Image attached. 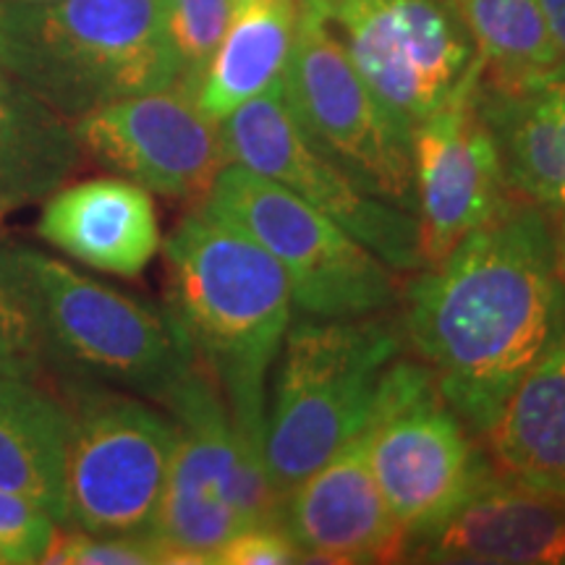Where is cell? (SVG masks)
I'll list each match as a JSON object with an SVG mask.
<instances>
[{
  "label": "cell",
  "mask_w": 565,
  "mask_h": 565,
  "mask_svg": "<svg viewBox=\"0 0 565 565\" xmlns=\"http://www.w3.org/2000/svg\"><path fill=\"white\" fill-rule=\"evenodd\" d=\"M401 303L406 343L479 437L515 383L563 341V282L545 210L511 200L440 265L416 270Z\"/></svg>",
  "instance_id": "1"
},
{
  "label": "cell",
  "mask_w": 565,
  "mask_h": 565,
  "mask_svg": "<svg viewBox=\"0 0 565 565\" xmlns=\"http://www.w3.org/2000/svg\"><path fill=\"white\" fill-rule=\"evenodd\" d=\"M168 315L221 387L233 422L265 445L267 374L294 320L286 273L249 233L204 207L166 242Z\"/></svg>",
  "instance_id": "2"
},
{
  "label": "cell",
  "mask_w": 565,
  "mask_h": 565,
  "mask_svg": "<svg viewBox=\"0 0 565 565\" xmlns=\"http://www.w3.org/2000/svg\"><path fill=\"white\" fill-rule=\"evenodd\" d=\"M0 71L68 118L181 76L162 0H0Z\"/></svg>",
  "instance_id": "3"
},
{
  "label": "cell",
  "mask_w": 565,
  "mask_h": 565,
  "mask_svg": "<svg viewBox=\"0 0 565 565\" xmlns=\"http://www.w3.org/2000/svg\"><path fill=\"white\" fill-rule=\"evenodd\" d=\"M0 278L30 317L42 362L160 404L196 364L168 312L30 246L0 249Z\"/></svg>",
  "instance_id": "4"
},
{
  "label": "cell",
  "mask_w": 565,
  "mask_h": 565,
  "mask_svg": "<svg viewBox=\"0 0 565 565\" xmlns=\"http://www.w3.org/2000/svg\"><path fill=\"white\" fill-rule=\"evenodd\" d=\"M406 349L404 324L372 315L288 324L278 353L263 456L282 500L370 422L387 366Z\"/></svg>",
  "instance_id": "5"
},
{
  "label": "cell",
  "mask_w": 565,
  "mask_h": 565,
  "mask_svg": "<svg viewBox=\"0 0 565 565\" xmlns=\"http://www.w3.org/2000/svg\"><path fill=\"white\" fill-rule=\"evenodd\" d=\"M162 406L175 448L152 536L173 565H212L221 547L252 524L282 521L265 456L233 422L221 387L196 362Z\"/></svg>",
  "instance_id": "6"
},
{
  "label": "cell",
  "mask_w": 565,
  "mask_h": 565,
  "mask_svg": "<svg viewBox=\"0 0 565 565\" xmlns=\"http://www.w3.org/2000/svg\"><path fill=\"white\" fill-rule=\"evenodd\" d=\"M202 207L273 254L303 317L353 320L401 303V273L301 196L238 162L217 173Z\"/></svg>",
  "instance_id": "7"
},
{
  "label": "cell",
  "mask_w": 565,
  "mask_h": 565,
  "mask_svg": "<svg viewBox=\"0 0 565 565\" xmlns=\"http://www.w3.org/2000/svg\"><path fill=\"white\" fill-rule=\"evenodd\" d=\"M364 437L372 475L412 547L492 469L479 437L445 401L419 356L401 353L387 366Z\"/></svg>",
  "instance_id": "8"
},
{
  "label": "cell",
  "mask_w": 565,
  "mask_h": 565,
  "mask_svg": "<svg viewBox=\"0 0 565 565\" xmlns=\"http://www.w3.org/2000/svg\"><path fill=\"white\" fill-rule=\"evenodd\" d=\"M412 134L479 71L454 0H299Z\"/></svg>",
  "instance_id": "9"
},
{
  "label": "cell",
  "mask_w": 565,
  "mask_h": 565,
  "mask_svg": "<svg viewBox=\"0 0 565 565\" xmlns=\"http://www.w3.org/2000/svg\"><path fill=\"white\" fill-rule=\"evenodd\" d=\"M66 456L68 526L152 534L175 448V424L131 395L74 385Z\"/></svg>",
  "instance_id": "10"
},
{
  "label": "cell",
  "mask_w": 565,
  "mask_h": 565,
  "mask_svg": "<svg viewBox=\"0 0 565 565\" xmlns=\"http://www.w3.org/2000/svg\"><path fill=\"white\" fill-rule=\"evenodd\" d=\"M282 95L317 150L364 192L416 217L412 134L366 87L341 42L301 3Z\"/></svg>",
  "instance_id": "11"
},
{
  "label": "cell",
  "mask_w": 565,
  "mask_h": 565,
  "mask_svg": "<svg viewBox=\"0 0 565 565\" xmlns=\"http://www.w3.org/2000/svg\"><path fill=\"white\" fill-rule=\"evenodd\" d=\"M228 162L249 168L301 196L377 254L395 273L422 270L419 225L412 212L364 192L303 134L282 82L221 121Z\"/></svg>",
  "instance_id": "12"
},
{
  "label": "cell",
  "mask_w": 565,
  "mask_h": 565,
  "mask_svg": "<svg viewBox=\"0 0 565 565\" xmlns=\"http://www.w3.org/2000/svg\"><path fill=\"white\" fill-rule=\"evenodd\" d=\"M482 66L412 131L416 225L424 267L440 265L513 200L498 141L479 100Z\"/></svg>",
  "instance_id": "13"
},
{
  "label": "cell",
  "mask_w": 565,
  "mask_h": 565,
  "mask_svg": "<svg viewBox=\"0 0 565 565\" xmlns=\"http://www.w3.org/2000/svg\"><path fill=\"white\" fill-rule=\"evenodd\" d=\"M71 129L100 166L173 200H204L228 166L221 124L181 87L105 103Z\"/></svg>",
  "instance_id": "14"
},
{
  "label": "cell",
  "mask_w": 565,
  "mask_h": 565,
  "mask_svg": "<svg viewBox=\"0 0 565 565\" xmlns=\"http://www.w3.org/2000/svg\"><path fill=\"white\" fill-rule=\"evenodd\" d=\"M282 526L307 561L370 565L412 553V540L372 475L364 429L286 494Z\"/></svg>",
  "instance_id": "15"
},
{
  "label": "cell",
  "mask_w": 565,
  "mask_h": 565,
  "mask_svg": "<svg viewBox=\"0 0 565 565\" xmlns=\"http://www.w3.org/2000/svg\"><path fill=\"white\" fill-rule=\"evenodd\" d=\"M412 553L433 563L563 565L565 500L490 469Z\"/></svg>",
  "instance_id": "16"
},
{
  "label": "cell",
  "mask_w": 565,
  "mask_h": 565,
  "mask_svg": "<svg viewBox=\"0 0 565 565\" xmlns=\"http://www.w3.org/2000/svg\"><path fill=\"white\" fill-rule=\"evenodd\" d=\"M38 233L100 273L134 278L160 249L152 196L126 179H95L53 192Z\"/></svg>",
  "instance_id": "17"
},
{
  "label": "cell",
  "mask_w": 565,
  "mask_h": 565,
  "mask_svg": "<svg viewBox=\"0 0 565 565\" xmlns=\"http://www.w3.org/2000/svg\"><path fill=\"white\" fill-rule=\"evenodd\" d=\"M479 440L494 471L565 500V341L515 383Z\"/></svg>",
  "instance_id": "18"
},
{
  "label": "cell",
  "mask_w": 565,
  "mask_h": 565,
  "mask_svg": "<svg viewBox=\"0 0 565 565\" xmlns=\"http://www.w3.org/2000/svg\"><path fill=\"white\" fill-rule=\"evenodd\" d=\"M479 100L498 141L508 186L545 212L565 207V76L532 87L492 89Z\"/></svg>",
  "instance_id": "19"
},
{
  "label": "cell",
  "mask_w": 565,
  "mask_h": 565,
  "mask_svg": "<svg viewBox=\"0 0 565 565\" xmlns=\"http://www.w3.org/2000/svg\"><path fill=\"white\" fill-rule=\"evenodd\" d=\"M68 406L34 377H0V490L30 498L58 526H68Z\"/></svg>",
  "instance_id": "20"
},
{
  "label": "cell",
  "mask_w": 565,
  "mask_h": 565,
  "mask_svg": "<svg viewBox=\"0 0 565 565\" xmlns=\"http://www.w3.org/2000/svg\"><path fill=\"white\" fill-rule=\"evenodd\" d=\"M299 0H246L204 68L194 103L221 124L244 103L278 87L296 34Z\"/></svg>",
  "instance_id": "21"
},
{
  "label": "cell",
  "mask_w": 565,
  "mask_h": 565,
  "mask_svg": "<svg viewBox=\"0 0 565 565\" xmlns=\"http://www.w3.org/2000/svg\"><path fill=\"white\" fill-rule=\"evenodd\" d=\"M79 158L61 113L0 71V215L58 192Z\"/></svg>",
  "instance_id": "22"
},
{
  "label": "cell",
  "mask_w": 565,
  "mask_h": 565,
  "mask_svg": "<svg viewBox=\"0 0 565 565\" xmlns=\"http://www.w3.org/2000/svg\"><path fill=\"white\" fill-rule=\"evenodd\" d=\"M454 6L487 87L521 89L561 76V55L540 0H454Z\"/></svg>",
  "instance_id": "23"
},
{
  "label": "cell",
  "mask_w": 565,
  "mask_h": 565,
  "mask_svg": "<svg viewBox=\"0 0 565 565\" xmlns=\"http://www.w3.org/2000/svg\"><path fill=\"white\" fill-rule=\"evenodd\" d=\"M244 3L246 0H162L168 40L181 68L175 87L194 97L212 53L217 51Z\"/></svg>",
  "instance_id": "24"
},
{
  "label": "cell",
  "mask_w": 565,
  "mask_h": 565,
  "mask_svg": "<svg viewBox=\"0 0 565 565\" xmlns=\"http://www.w3.org/2000/svg\"><path fill=\"white\" fill-rule=\"evenodd\" d=\"M42 563L76 565H160L168 563L166 550L152 534H55Z\"/></svg>",
  "instance_id": "25"
},
{
  "label": "cell",
  "mask_w": 565,
  "mask_h": 565,
  "mask_svg": "<svg viewBox=\"0 0 565 565\" xmlns=\"http://www.w3.org/2000/svg\"><path fill=\"white\" fill-rule=\"evenodd\" d=\"M58 524L24 494L0 490V565H30L45 561Z\"/></svg>",
  "instance_id": "26"
},
{
  "label": "cell",
  "mask_w": 565,
  "mask_h": 565,
  "mask_svg": "<svg viewBox=\"0 0 565 565\" xmlns=\"http://www.w3.org/2000/svg\"><path fill=\"white\" fill-rule=\"evenodd\" d=\"M42 364L30 317L0 278V377H38Z\"/></svg>",
  "instance_id": "27"
},
{
  "label": "cell",
  "mask_w": 565,
  "mask_h": 565,
  "mask_svg": "<svg viewBox=\"0 0 565 565\" xmlns=\"http://www.w3.org/2000/svg\"><path fill=\"white\" fill-rule=\"evenodd\" d=\"M307 563L301 547L282 526V521L273 524H252L233 534L215 555L212 565H288Z\"/></svg>",
  "instance_id": "28"
},
{
  "label": "cell",
  "mask_w": 565,
  "mask_h": 565,
  "mask_svg": "<svg viewBox=\"0 0 565 565\" xmlns=\"http://www.w3.org/2000/svg\"><path fill=\"white\" fill-rule=\"evenodd\" d=\"M542 13H545L547 30L561 55V76H565V0H540Z\"/></svg>",
  "instance_id": "29"
},
{
  "label": "cell",
  "mask_w": 565,
  "mask_h": 565,
  "mask_svg": "<svg viewBox=\"0 0 565 565\" xmlns=\"http://www.w3.org/2000/svg\"><path fill=\"white\" fill-rule=\"evenodd\" d=\"M553 246H555V273L565 286V207L561 210V221L553 231Z\"/></svg>",
  "instance_id": "30"
}]
</instances>
